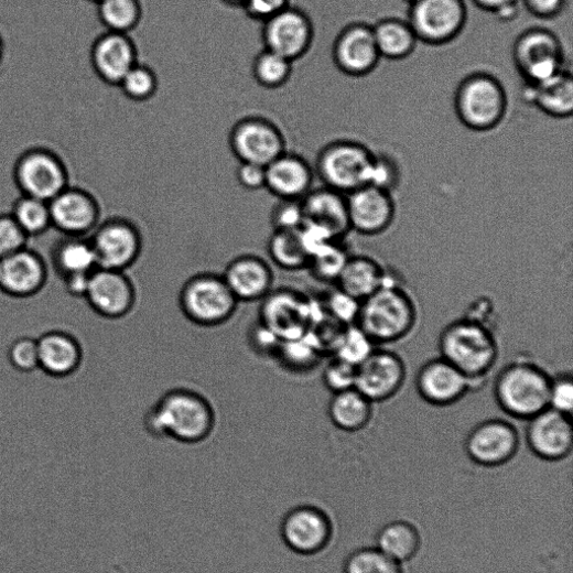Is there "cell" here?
I'll use <instances>...</instances> for the list:
<instances>
[{"label": "cell", "instance_id": "obj_1", "mask_svg": "<svg viewBox=\"0 0 573 573\" xmlns=\"http://www.w3.org/2000/svg\"><path fill=\"white\" fill-rule=\"evenodd\" d=\"M217 414L210 402L197 391L176 388L164 393L143 418L149 435L197 445L210 437Z\"/></svg>", "mask_w": 573, "mask_h": 573}, {"label": "cell", "instance_id": "obj_2", "mask_svg": "<svg viewBox=\"0 0 573 573\" xmlns=\"http://www.w3.org/2000/svg\"><path fill=\"white\" fill-rule=\"evenodd\" d=\"M439 350L440 356L469 379L472 390L486 381L499 355L494 329L466 316L442 331Z\"/></svg>", "mask_w": 573, "mask_h": 573}, {"label": "cell", "instance_id": "obj_3", "mask_svg": "<svg viewBox=\"0 0 573 573\" xmlns=\"http://www.w3.org/2000/svg\"><path fill=\"white\" fill-rule=\"evenodd\" d=\"M418 321L414 300L401 283L388 279L379 291L361 302L355 324L375 342L386 346L411 334Z\"/></svg>", "mask_w": 573, "mask_h": 573}, {"label": "cell", "instance_id": "obj_4", "mask_svg": "<svg viewBox=\"0 0 573 573\" xmlns=\"http://www.w3.org/2000/svg\"><path fill=\"white\" fill-rule=\"evenodd\" d=\"M551 378L538 364L519 357L496 376L495 401L509 417L528 421L549 408Z\"/></svg>", "mask_w": 573, "mask_h": 573}, {"label": "cell", "instance_id": "obj_5", "mask_svg": "<svg viewBox=\"0 0 573 573\" xmlns=\"http://www.w3.org/2000/svg\"><path fill=\"white\" fill-rule=\"evenodd\" d=\"M179 305L191 323L201 327H217L234 317L239 302L223 274L202 272L184 282Z\"/></svg>", "mask_w": 573, "mask_h": 573}, {"label": "cell", "instance_id": "obj_6", "mask_svg": "<svg viewBox=\"0 0 573 573\" xmlns=\"http://www.w3.org/2000/svg\"><path fill=\"white\" fill-rule=\"evenodd\" d=\"M374 160L363 143L337 140L321 150L314 171L324 186L347 195L368 185Z\"/></svg>", "mask_w": 573, "mask_h": 573}, {"label": "cell", "instance_id": "obj_7", "mask_svg": "<svg viewBox=\"0 0 573 573\" xmlns=\"http://www.w3.org/2000/svg\"><path fill=\"white\" fill-rule=\"evenodd\" d=\"M461 122L475 131H488L504 120L508 110L507 91L495 77L474 74L466 77L455 95Z\"/></svg>", "mask_w": 573, "mask_h": 573}, {"label": "cell", "instance_id": "obj_8", "mask_svg": "<svg viewBox=\"0 0 573 573\" xmlns=\"http://www.w3.org/2000/svg\"><path fill=\"white\" fill-rule=\"evenodd\" d=\"M279 532L283 544L293 553L303 558L332 560L334 525L320 507L305 504L290 509L280 521Z\"/></svg>", "mask_w": 573, "mask_h": 573}, {"label": "cell", "instance_id": "obj_9", "mask_svg": "<svg viewBox=\"0 0 573 573\" xmlns=\"http://www.w3.org/2000/svg\"><path fill=\"white\" fill-rule=\"evenodd\" d=\"M13 180L21 195L52 201L71 185L64 160L53 150L33 147L25 150L13 167Z\"/></svg>", "mask_w": 573, "mask_h": 573}, {"label": "cell", "instance_id": "obj_10", "mask_svg": "<svg viewBox=\"0 0 573 573\" xmlns=\"http://www.w3.org/2000/svg\"><path fill=\"white\" fill-rule=\"evenodd\" d=\"M513 58L526 85H540L565 69V55L559 37L547 29L523 32L516 41Z\"/></svg>", "mask_w": 573, "mask_h": 573}, {"label": "cell", "instance_id": "obj_11", "mask_svg": "<svg viewBox=\"0 0 573 573\" xmlns=\"http://www.w3.org/2000/svg\"><path fill=\"white\" fill-rule=\"evenodd\" d=\"M229 148L240 163L267 166L286 150L281 128L263 116L238 120L229 133Z\"/></svg>", "mask_w": 573, "mask_h": 573}, {"label": "cell", "instance_id": "obj_12", "mask_svg": "<svg viewBox=\"0 0 573 573\" xmlns=\"http://www.w3.org/2000/svg\"><path fill=\"white\" fill-rule=\"evenodd\" d=\"M467 22L464 0H415L410 4L408 23L418 41L444 45L454 41Z\"/></svg>", "mask_w": 573, "mask_h": 573}, {"label": "cell", "instance_id": "obj_13", "mask_svg": "<svg viewBox=\"0 0 573 573\" xmlns=\"http://www.w3.org/2000/svg\"><path fill=\"white\" fill-rule=\"evenodd\" d=\"M521 445L519 430L505 419H487L477 423L463 442L468 458L485 467L508 464L521 452Z\"/></svg>", "mask_w": 573, "mask_h": 573}, {"label": "cell", "instance_id": "obj_14", "mask_svg": "<svg viewBox=\"0 0 573 573\" xmlns=\"http://www.w3.org/2000/svg\"><path fill=\"white\" fill-rule=\"evenodd\" d=\"M89 239L98 268L104 269L126 271L138 261L143 247L139 228L122 217L101 221Z\"/></svg>", "mask_w": 573, "mask_h": 573}, {"label": "cell", "instance_id": "obj_15", "mask_svg": "<svg viewBox=\"0 0 573 573\" xmlns=\"http://www.w3.org/2000/svg\"><path fill=\"white\" fill-rule=\"evenodd\" d=\"M314 39L315 28L310 15L292 6L262 23L263 48L293 63L311 51Z\"/></svg>", "mask_w": 573, "mask_h": 573}, {"label": "cell", "instance_id": "obj_16", "mask_svg": "<svg viewBox=\"0 0 573 573\" xmlns=\"http://www.w3.org/2000/svg\"><path fill=\"white\" fill-rule=\"evenodd\" d=\"M407 380L403 358L396 352L378 346L356 367L355 389L374 403L394 398Z\"/></svg>", "mask_w": 573, "mask_h": 573}, {"label": "cell", "instance_id": "obj_17", "mask_svg": "<svg viewBox=\"0 0 573 573\" xmlns=\"http://www.w3.org/2000/svg\"><path fill=\"white\" fill-rule=\"evenodd\" d=\"M48 204L52 227L66 237H88L101 223V205L84 187L69 185Z\"/></svg>", "mask_w": 573, "mask_h": 573}, {"label": "cell", "instance_id": "obj_18", "mask_svg": "<svg viewBox=\"0 0 573 573\" xmlns=\"http://www.w3.org/2000/svg\"><path fill=\"white\" fill-rule=\"evenodd\" d=\"M85 299L101 317L120 320L137 303V290L126 271L97 268L90 275Z\"/></svg>", "mask_w": 573, "mask_h": 573}, {"label": "cell", "instance_id": "obj_19", "mask_svg": "<svg viewBox=\"0 0 573 573\" xmlns=\"http://www.w3.org/2000/svg\"><path fill=\"white\" fill-rule=\"evenodd\" d=\"M527 448L538 458L559 462L571 456L573 430L571 417L545 409L530 420L526 428Z\"/></svg>", "mask_w": 573, "mask_h": 573}, {"label": "cell", "instance_id": "obj_20", "mask_svg": "<svg viewBox=\"0 0 573 573\" xmlns=\"http://www.w3.org/2000/svg\"><path fill=\"white\" fill-rule=\"evenodd\" d=\"M260 322L281 340L306 335L314 324L310 301L293 291H272L262 301Z\"/></svg>", "mask_w": 573, "mask_h": 573}, {"label": "cell", "instance_id": "obj_21", "mask_svg": "<svg viewBox=\"0 0 573 573\" xmlns=\"http://www.w3.org/2000/svg\"><path fill=\"white\" fill-rule=\"evenodd\" d=\"M332 55L344 75H370L381 60L372 26L363 23L347 25L335 39Z\"/></svg>", "mask_w": 573, "mask_h": 573}, {"label": "cell", "instance_id": "obj_22", "mask_svg": "<svg viewBox=\"0 0 573 573\" xmlns=\"http://www.w3.org/2000/svg\"><path fill=\"white\" fill-rule=\"evenodd\" d=\"M350 231L375 237L386 233L393 224L396 204L391 193L364 186L346 195Z\"/></svg>", "mask_w": 573, "mask_h": 573}, {"label": "cell", "instance_id": "obj_23", "mask_svg": "<svg viewBox=\"0 0 573 573\" xmlns=\"http://www.w3.org/2000/svg\"><path fill=\"white\" fill-rule=\"evenodd\" d=\"M415 389L420 398L435 407H450L469 391V379L442 356L425 363L417 374Z\"/></svg>", "mask_w": 573, "mask_h": 573}, {"label": "cell", "instance_id": "obj_24", "mask_svg": "<svg viewBox=\"0 0 573 573\" xmlns=\"http://www.w3.org/2000/svg\"><path fill=\"white\" fill-rule=\"evenodd\" d=\"M138 47L130 34L108 32L93 43L90 63L95 75L105 85L118 87L128 72L139 62Z\"/></svg>", "mask_w": 573, "mask_h": 573}, {"label": "cell", "instance_id": "obj_25", "mask_svg": "<svg viewBox=\"0 0 573 573\" xmlns=\"http://www.w3.org/2000/svg\"><path fill=\"white\" fill-rule=\"evenodd\" d=\"M315 171L300 154L285 151L266 166V190L283 201H302L314 187Z\"/></svg>", "mask_w": 573, "mask_h": 573}, {"label": "cell", "instance_id": "obj_26", "mask_svg": "<svg viewBox=\"0 0 573 573\" xmlns=\"http://www.w3.org/2000/svg\"><path fill=\"white\" fill-rule=\"evenodd\" d=\"M47 279V268L35 251L24 248L0 259V291L17 299L40 293Z\"/></svg>", "mask_w": 573, "mask_h": 573}, {"label": "cell", "instance_id": "obj_27", "mask_svg": "<svg viewBox=\"0 0 573 573\" xmlns=\"http://www.w3.org/2000/svg\"><path fill=\"white\" fill-rule=\"evenodd\" d=\"M223 277L239 303L262 302L273 291L272 268L255 255H242L231 260Z\"/></svg>", "mask_w": 573, "mask_h": 573}, {"label": "cell", "instance_id": "obj_28", "mask_svg": "<svg viewBox=\"0 0 573 573\" xmlns=\"http://www.w3.org/2000/svg\"><path fill=\"white\" fill-rule=\"evenodd\" d=\"M304 225L317 228L334 240L343 241L350 226L346 195L326 186L313 188L303 199Z\"/></svg>", "mask_w": 573, "mask_h": 573}, {"label": "cell", "instance_id": "obj_29", "mask_svg": "<svg viewBox=\"0 0 573 573\" xmlns=\"http://www.w3.org/2000/svg\"><path fill=\"white\" fill-rule=\"evenodd\" d=\"M40 369L48 376L64 378L74 375L83 363L80 343L72 335L53 331L37 339Z\"/></svg>", "mask_w": 573, "mask_h": 573}, {"label": "cell", "instance_id": "obj_30", "mask_svg": "<svg viewBox=\"0 0 573 573\" xmlns=\"http://www.w3.org/2000/svg\"><path fill=\"white\" fill-rule=\"evenodd\" d=\"M386 272L372 257L350 255L335 282L336 289L363 302L381 289Z\"/></svg>", "mask_w": 573, "mask_h": 573}, {"label": "cell", "instance_id": "obj_31", "mask_svg": "<svg viewBox=\"0 0 573 573\" xmlns=\"http://www.w3.org/2000/svg\"><path fill=\"white\" fill-rule=\"evenodd\" d=\"M527 102L553 118H570L573 112V79L566 68L559 75L536 86L526 85Z\"/></svg>", "mask_w": 573, "mask_h": 573}, {"label": "cell", "instance_id": "obj_32", "mask_svg": "<svg viewBox=\"0 0 573 573\" xmlns=\"http://www.w3.org/2000/svg\"><path fill=\"white\" fill-rule=\"evenodd\" d=\"M374 406L366 396L355 388L334 393L327 413L331 422L340 432L356 434L363 432L374 418Z\"/></svg>", "mask_w": 573, "mask_h": 573}, {"label": "cell", "instance_id": "obj_33", "mask_svg": "<svg viewBox=\"0 0 573 573\" xmlns=\"http://www.w3.org/2000/svg\"><path fill=\"white\" fill-rule=\"evenodd\" d=\"M55 268L63 278L90 274L97 268V258L89 237H66L54 249Z\"/></svg>", "mask_w": 573, "mask_h": 573}, {"label": "cell", "instance_id": "obj_34", "mask_svg": "<svg viewBox=\"0 0 573 573\" xmlns=\"http://www.w3.org/2000/svg\"><path fill=\"white\" fill-rule=\"evenodd\" d=\"M381 57L399 61L410 56L418 39L408 23L399 19H387L372 26Z\"/></svg>", "mask_w": 573, "mask_h": 573}, {"label": "cell", "instance_id": "obj_35", "mask_svg": "<svg viewBox=\"0 0 573 573\" xmlns=\"http://www.w3.org/2000/svg\"><path fill=\"white\" fill-rule=\"evenodd\" d=\"M271 261L283 270L298 271L307 268L310 255L299 231H273L267 246Z\"/></svg>", "mask_w": 573, "mask_h": 573}, {"label": "cell", "instance_id": "obj_36", "mask_svg": "<svg viewBox=\"0 0 573 573\" xmlns=\"http://www.w3.org/2000/svg\"><path fill=\"white\" fill-rule=\"evenodd\" d=\"M95 10L106 31L122 34L133 32L143 15L140 0H100Z\"/></svg>", "mask_w": 573, "mask_h": 573}, {"label": "cell", "instance_id": "obj_37", "mask_svg": "<svg viewBox=\"0 0 573 573\" xmlns=\"http://www.w3.org/2000/svg\"><path fill=\"white\" fill-rule=\"evenodd\" d=\"M322 353L317 342L309 332L302 337L282 340L275 357L284 369L303 374L318 366Z\"/></svg>", "mask_w": 573, "mask_h": 573}, {"label": "cell", "instance_id": "obj_38", "mask_svg": "<svg viewBox=\"0 0 573 573\" xmlns=\"http://www.w3.org/2000/svg\"><path fill=\"white\" fill-rule=\"evenodd\" d=\"M293 65L292 61L263 48L252 62V76L261 88L278 90L290 83Z\"/></svg>", "mask_w": 573, "mask_h": 573}, {"label": "cell", "instance_id": "obj_39", "mask_svg": "<svg viewBox=\"0 0 573 573\" xmlns=\"http://www.w3.org/2000/svg\"><path fill=\"white\" fill-rule=\"evenodd\" d=\"M12 217L28 237H36L52 228L48 202L21 195L13 204Z\"/></svg>", "mask_w": 573, "mask_h": 573}, {"label": "cell", "instance_id": "obj_40", "mask_svg": "<svg viewBox=\"0 0 573 573\" xmlns=\"http://www.w3.org/2000/svg\"><path fill=\"white\" fill-rule=\"evenodd\" d=\"M123 96L133 102H147L153 99L160 88V80L155 69L138 62L119 84Z\"/></svg>", "mask_w": 573, "mask_h": 573}, {"label": "cell", "instance_id": "obj_41", "mask_svg": "<svg viewBox=\"0 0 573 573\" xmlns=\"http://www.w3.org/2000/svg\"><path fill=\"white\" fill-rule=\"evenodd\" d=\"M349 256L343 241H334L311 257L307 269L317 280L335 283Z\"/></svg>", "mask_w": 573, "mask_h": 573}, {"label": "cell", "instance_id": "obj_42", "mask_svg": "<svg viewBox=\"0 0 573 573\" xmlns=\"http://www.w3.org/2000/svg\"><path fill=\"white\" fill-rule=\"evenodd\" d=\"M375 342L356 324L347 325L335 347L334 356L352 366L361 365L377 348Z\"/></svg>", "mask_w": 573, "mask_h": 573}, {"label": "cell", "instance_id": "obj_43", "mask_svg": "<svg viewBox=\"0 0 573 573\" xmlns=\"http://www.w3.org/2000/svg\"><path fill=\"white\" fill-rule=\"evenodd\" d=\"M344 573H403V566L378 548H365L347 558Z\"/></svg>", "mask_w": 573, "mask_h": 573}, {"label": "cell", "instance_id": "obj_44", "mask_svg": "<svg viewBox=\"0 0 573 573\" xmlns=\"http://www.w3.org/2000/svg\"><path fill=\"white\" fill-rule=\"evenodd\" d=\"M273 231H299L304 226L302 201L278 199L271 212Z\"/></svg>", "mask_w": 573, "mask_h": 573}, {"label": "cell", "instance_id": "obj_45", "mask_svg": "<svg viewBox=\"0 0 573 573\" xmlns=\"http://www.w3.org/2000/svg\"><path fill=\"white\" fill-rule=\"evenodd\" d=\"M323 383L332 394L355 388L356 367L334 356L323 371Z\"/></svg>", "mask_w": 573, "mask_h": 573}, {"label": "cell", "instance_id": "obj_46", "mask_svg": "<svg viewBox=\"0 0 573 573\" xmlns=\"http://www.w3.org/2000/svg\"><path fill=\"white\" fill-rule=\"evenodd\" d=\"M12 366L24 374L40 369L37 339L21 337L13 342L9 350Z\"/></svg>", "mask_w": 573, "mask_h": 573}, {"label": "cell", "instance_id": "obj_47", "mask_svg": "<svg viewBox=\"0 0 573 573\" xmlns=\"http://www.w3.org/2000/svg\"><path fill=\"white\" fill-rule=\"evenodd\" d=\"M29 237L11 213L0 214V259L28 247Z\"/></svg>", "mask_w": 573, "mask_h": 573}, {"label": "cell", "instance_id": "obj_48", "mask_svg": "<svg viewBox=\"0 0 573 573\" xmlns=\"http://www.w3.org/2000/svg\"><path fill=\"white\" fill-rule=\"evenodd\" d=\"M549 408L572 417L573 378L570 372L560 374L551 378Z\"/></svg>", "mask_w": 573, "mask_h": 573}, {"label": "cell", "instance_id": "obj_49", "mask_svg": "<svg viewBox=\"0 0 573 573\" xmlns=\"http://www.w3.org/2000/svg\"><path fill=\"white\" fill-rule=\"evenodd\" d=\"M399 182L400 172L396 162L386 155H375L367 186H374L392 193L399 185Z\"/></svg>", "mask_w": 573, "mask_h": 573}, {"label": "cell", "instance_id": "obj_50", "mask_svg": "<svg viewBox=\"0 0 573 573\" xmlns=\"http://www.w3.org/2000/svg\"><path fill=\"white\" fill-rule=\"evenodd\" d=\"M361 302L336 289L326 300V311L333 320L343 324H355Z\"/></svg>", "mask_w": 573, "mask_h": 573}, {"label": "cell", "instance_id": "obj_51", "mask_svg": "<svg viewBox=\"0 0 573 573\" xmlns=\"http://www.w3.org/2000/svg\"><path fill=\"white\" fill-rule=\"evenodd\" d=\"M292 6V0H245L244 12L253 21L263 23Z\"/></svg>", "mask_w": 573, "mask_h": 573}, {"label": "cell", "instance_id": "obj_52", "mask_svg": "<svg viewBox=\"0 0 573 573\" xmlns=\"http://www.w3.org/2000/svg\"><path fill=\"white\" fill-rule=\"evenodd\" d=\"M281 339L260 321L250 329L249 344L259 355L275 357Z\"/></svg>", "mask_w": 573, "mask_h": 573}, {"label": "cell", "instance_id": "obj_53", "mask_svg": "<svg viewBox=\"0 0 573 573\" xmlns=\"http://www.w3.org/2000/svg\"><path fill=\"white\" fill-rule=\"evenodd\" d=\"M472 2L478 9L505 22L513 21L520 13L521 0H472Z\"/></svg>", "mask_w": 573, "mask_h": 573}, {"label": "cell", "instance_id": "obj_54", "mask_svg": "<svg viewBox=\"0 0 573 573\" xmlns=\"http://www.w3.org/2000/svg\"><path fill=\"white\" fill-rule=\"evenodd\" d=\"M238 183L247 191L256 192L266 187V166L240 163L237 170Z\"/></svg>", "mask_w": 573, "mask_h": 573}, {"label": "cell", "instance_id": "obj_55", "mask_svg": "<svg viewBox=\"0 0 573 573\" xmlns=\"http://www.w3.org/2000/svg\"><path fill=\"white\" fill-rule=\"evenodd\" d=\"M525 8L540 20H552L561 15L567 0H521Z\"/></svg>", "mask_w": 573, "mask_h": 573}, {"label": "cell", "instance_id": "obj_56", "mask_svg": "<svg viewBox=\"0 0 573 573\" xmlns=\"http://www.w3.org/2000/svg\"><path fill=\"white\" fill-rule=\"evenodd\" d=\"M90 274H76L64 278L67 293L72 296H86Z\"/></svg>", "mask_w": 573, "mask_h": 573}, {"label": "cell", "instance_id": "obj_57", "mask_svg": "<svg viewBox=\"0 0 573 573\" xmlns=\"http://www.w3.org/2000/svg\"><path fill=\"white\" fill-rule=\"evenodd\" d=\"M220 2L233 9H242L245 0H220Z\"/></svg>", "mask_w": 573, "mask_h": 573}, {"label": "cell", "instance_id": "obj_58", "mask_svg": "<svg viewBox=\"0 0 573 573\" xmlns=\"http://www.w3.org/2000/svg\"><path fill=\"white\" fill-rule=\"evenodd\" d=\"M6 41L2 34H0V66H2L6 57Z\"/></svg>", "mask_w": 573, "mask_h": 573}, {"label": "cell", "instance_id": "obj_59", "mask_svg": "<svg viewBox=\"0 0 573 573\" xmlns=\"http://www.w3.org/2000/svg\"><path fill=\"white\" fill-rule=\"evenodd\" d=\"M86 2H88L91 6H96L100 2V0H86Z\"/></svg>", "mask_w": 573, "mask_h": 573}, {"label": "cell", "instance_id": "obj_60", "mask_svg": "<svg viewBox=\"0 0 573 573\" xmlns=\"http://www.w3.org/2000/svg\"><path fill=\"white\" fill-rule=\"evenodd\" d=\"M406 2H408L409 4H412L413 2H415V0H406Z\"/></svg>", "mask_w": 573, "mask_h": 573}]
</instances>
